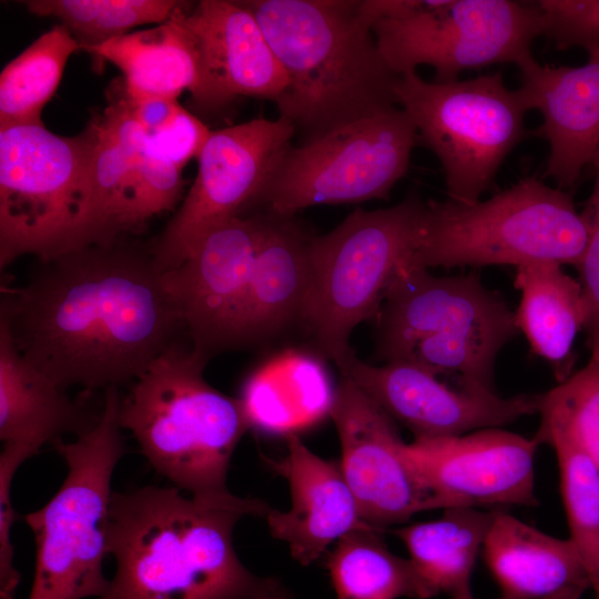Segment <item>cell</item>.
I'll use <instances>...</instances> for the list:
<instances>
[{
	"label": "cell",
	"instance_id": "26",
	"mask_svg": "<svg viewBox=\"0 0 599 599\" xmlns=\"http://www.w3.org/2000/svg\"><path fill=\"white\" fill-rule=\"evenodd\" d=\"M334 395L323 363L290 348L251 373L240 400L250 427L287 436L329 414Z\"/></svg>",
	"mask_w": 599,
	"mask_h": 599
},
{
	"label": "cell",
	"instance_id": "40",
	"mask_svg": "<svg viewBox=\"0 0 599 599\" xmlns=\"http://www.w3.org/2000/svg\"><path fill=\"white\" fill-rule=\"evenodd\" d=\"M245 599H290V596L274 580L267 587Z\"/></svg>",
	"mask_w": 599,
	"mask_h": 599
},
{
	"label": "cell",
	"instance_id": "18",
	"mask_svg": "<svg viewBox=\"0 0 599 599\" xmlns=\"http://www.w3.org/2000/svg\"><path fill=\"white\" fill-rule=\"evenodd\" d=\"M200 54V80L191 94L204 110L238 97L276 102L286 74L257 20L242 1L202 0L184 11Z\"/></svg>",
	"mask_w": 599,
	"mask_h": 599
},
{
	"label": "cell",
	"instance_id": "39",
	"mask_svg": "<svg viewBox=\"0 0 599 599\" xmlns=\"http://www.w3.org/2000/svg\"><path fill=\"white\" fill-rule=\"evenodd\" d=\"M124 87V85H123ZM126 93V92H125ZM128 95V94H126ZM136 122L146 133H154L179 112L182 105L177 100L166 98L132 99L128 95Z\"/></svg>",
	"mask_w": 599,
	"mask_h": 599
},
{
	"label": "cell",
	"instance_id": "4",
	"mask_svg": "<svg viewBox=\"0 0 599 599\" xmlns=\"http://www.w3.org/2000/svg\"><path fill=\"white\" fill-rule=\"evenodd\" d=\"M209 359L175 343L133 382L119 407L121 428L150 465L192 496L229 491L231 457L250 428L240 398L205 380Z\"/></svg>",
	"mask_w": 599,
	"mask_h": 599
},
{
	"label": "cell",
	"instance_id": "21",
	"mask_svg": "<svg viewBox=\"0 0 599 599\" xmlns=\"http://www.w3.org/2000/svg\"><path fill=\"white\" fill-rule=\"evenodd\" d=\"M312 235L294 216L265 214L250 278L241 346L304 323L311 286Z\"/></svg>",
	"mask_w": 599,
	"mask_h": 599
},
{
	"label": "cell",
	"instance_id": "29",
	"mask_svg": "<svg viewBox=\"0 0 599 599\" xmlns=\"http://www.w3.org/2000/svg\"><path fill=\"white\" fill-rule=\"evenodd\" d=\"M374 528L355 529L329 552L327 568L338 599H428L438 595L410 559L394 555Z\"/></svg>",
	"mask_w": 599,
	"mask_h": 599
},
{
	"label": "cell",
	"instance_id": "5",
	"mask_svg": "<svg viewBox=\"0 0 599 599\" xmlns=\"http://www.w3.org/2000/svg\"><path fill=\"white\" fill-rule=\"evenodd\" d=\"M378 353L494 389L497 355L518 333L515 313L476 273L435 276L405 262L379 313Z\"/></svg>",
	"mask_w": 599,
	"mask_h": 599
},
{
	"label": "cell",
	"instance_id": "38",
	"mask_svg": "<svg viewBox=\"0 0 599 599\" xmlns=\"http://www.w3.org/2000/svg\"><path fill=\"white\" fill-rule=\"evenodd\" d=\"M211 131L182 106L163 128L146 134L167 159L183 170L191 159H197Z\"/></svg>",
	"mask_w": 599,
	"mask_h": 599
},
{
	"label": "cell",
	"instance_id": "41",
	"mask_svg": "<svg viewBox=\"0 0 599 599\" xmlns=\"http://www.w3.org/2000/svg\"><path fill=\"white\" fill-rule=\"evenodd\" d=\"M501 599H507V598H504V597H502Z\"/></svg>",
	"mask_w": 599,
	"mask_h": 599
},
{
	"label": "cell",
	"instance_id": "32",
	"mask_svg": "<svg viewBox=\"0 0 599 599\" xmlns=\"http://www.w3.org/2000/svg\"><path fill=\"white\" fill-rule=\"evenodd\" d=\"M30 13L54 17L89 51L133 28L160 24L183 3L175 0H28L21 2Z\"/></svg>",
	"mask_w": 599,
	"mask_h": 599
},
{
	"label": "cell",
	"instance_id": "2",
	"mask_svg": "<svg viewBox=\"0 0 599 599\" xmlns=\"http://www.w3.org/2000/svg\"><path fill=\"white\" fill-rule=\"evenodd\" d=\"M179 488L144 486L113 491L106 519V554L116 571L98 599H245L274 579L250 572L233 547L245 516L271 506L230 491L182 495Z\"/></svg>",
	"mask_w": 599,
	"mask_h": 599
},
{
	"label": "cell",
	"instance_id": "22",
	"mask_svg": "<svg viewBox=\"0 0 599 599\" xmlns=\"http://www.w3.org/2000/svg\"><path fill=\"white\" fill-rule=\"evenodd\" d=\"M90 124L93 148L88 196L73 250L110 244L126 233L132 176L145 136L133 116L122 80L111 87L108 104Z\"/></svg>",
	"mask_w": 599,
	"mask_h": 599
},
{
	"label": "cell",
	"instance_id": "28",
	"mask_svg": "<svg viewBox=\"0 0 599 599\" xmlns=\"http://www.w3.org/2000/svg\"><path fill=\"white\" fill-rule=\"evenodd\" d=\"M496 511L456 506L436 520L397 528L420 576L451 599H475L471 576Z\"/></svg>",
	"mask_w": 599,
	"mask_h": 599
},
{
	"label": "cell",
	"instance_id": "19",
	"mask_svg": "<svg viewBox=\"0 0 599 599\" xmlns=\"http://www.w3.org/2000/svg\"><path fill=\"white\" fill-rule=\"evenodd\" d=\"M579 67H550L534 58L519 67L517 89L542 123L531 134L549 144L546 176L569 191L599 151V52Z\"/></svg>",
	"mask_w": 599,
	"mask_h": 599
},
{
	"label": "cell",
	"instance_id": "31",
	"mask_svg": "<svg viewBox=\"0 0 599 599\" xmlns=\"http://www.w3.org/2000/svg\"><path fill=\"white\" fill-rule=\"evenodd\" d=\"M536 436L556 451L569 539L599 599V468L562 426L540 420Z\"/></svg>",
	"mask_w": 599,
	"mask_h": 599
},
{
	"label": "cell",
	"instance_id": "35",
	"mask_svg": "<svg viewBox=\"0 0 599 599\" xmlns=\"http://www.w3.org/2000/svg\"><path fill=\"white\" fill-rule=\"evenodd\" d=\"M544 17V34L560 50L572 47L599 52V0L536 1Z\"/></svg>",
	"mask_w": 599,
	"mask_h": 599
},
{
	"label": "cell",
	"instance_id": "3",
	"mask_svg": "<svg viewBox=\"0 0 599 599\" xmlns=\"http://www.w3.org/2000/svg\"><path fill=\"white\" fill-rule=\"evenodd\" d=\"M287 85L275 102L304 142L398 105L359 0H247Z\"/></svg>",
	"mask_w": 599,
	"mask_h": 599
},
{
	"label": "cell",
	"instance_id": "36",
	"mask_svg": "<svg viewBox=\"0 0 599 599\" xmlns=\"http://www.w3.org/2000/svg\"><path fill=\"white\" fill-rule=\"evenodd\" d=\"M591 165L595 170V184L582 212L589 224V237L577 270L586 309L583 328L587 332V344L591 357L599 359V151Z\"/></svg>",
	"mask_w": 599,
	"mask_h": 599
},
{
	"label": "cell",
	"instance_id": "14",
	"mask_svg": "<svg viewBox=\"0 0 599 599\" xmlns=\"http://www.w3.org/2000/svg\"><path fill=\"white\" fill-rule=\"evenodd\" d=\"M338 369L415 439L461 436L539 414L542 394L501 397L460 377L408 361L374 366L351 353Z\"/></svg>",
	"mask_w": 599,
	"mask_h": 599
},
{
	"label": "cell",
	"instance_id": "24",
	"mask_svg": "<svg viewBox=\"0 0 599 599\" xmlns=\"http://www.w3.org/2000/svg\"><path fill=\"white\" fill-rule=\"evenodd\" d=\"M100 414L90 416L67 389L29 363L17 349L0 319V439L40 451L65 434L79 436Z\"/></svg>",
	"mask_w": 599,
	"mask_h": 599
},
{
	"label": "cell",
	"instance_id": "10",
	"mask_svg": "<svg viewBox=\"0 0 599 599\" xmlns=\"http://www.w3.org/2000/svg\"><path fill=\"white\" fill-rule=\"evenodd\" d=\"M395 94L418 142L439 160L448 199L458 203L479 201L526 136L527 109L500 72L439 83L412 71L398 77Z\"/></svg>",
	"mask_w": 599,
	"mask_h": 599
},
{
	"label": "cell",
	"instance_id": "37",
	"mask_svg": "<svg viewBox=\"0 0 599 599\" xmlns=\"http://www.w3.org/2000/svg\"><path fill=\"white\" fill-rule=\"evenodd\" d=\"M39 451L23 444H3L0 454V597L12 599L20 582L13 565L10 531L18 514L11 502L10 489L19 466Z\"/></svg>",
	"mask_w": 599,
	"mask_h": 599
},
{
	"label": "cell",
	"instance_id": "17",
	"mask_svg": "<svg viewBox=\"0 0 599 599\" xmlns=\"http://www.w3.org/2000/svg\"><path fill=\"white\" fill-rule=\"evenodd\" d=\"M541 445L500 428L414 439L400 451L443 508L538 505L535 457Z\"/></svg>",
	"mask_w": 599,
	"mask_h": 599
},
{
	"label": "cell",
	"instance_id": "9",
	"mask_svg": "<svg viewBox=\"0 0 599 599\" xmlns=\"http://www.w3.org/2000/svg\"><path fill=\"white\" fill-rule=\"evenodd\" d=\"M91 124L75 136L44 125L0 129V266L72 251L88 196Z\"/></svg>",
	"mask_w": 599,
	"mask_h": 599
},
{
	"label": "cell",
	"instance_id": "13",
	"mask_svg": "<svg viewBox=\"0 0 599 599\" xmlns=\"http://www.w3.org/2000/svg\"><path fill=\"white\" fill-rule=\"evenodd\" d=\"M295 133L281 116L211 131L191 189L150 247L162 273L180 266L210 232L256 203Z\"/></svg>",
	"mask_w": 599,
	"mask_h": 599
},
{
	"label": "cell",
	"instance_id": "6",
	"mask_svg": "<svg viewBox=\"0 0 599 599\" xmlns=\"http://www.w3.org/2000/svg\"><path fill=\"white\" fill-rule=\"evenodd\" d=\"M589 224L572 194L527 177L488 200L425 202L407 263L423 268L555 262L577 267Z\"/></svg>",
	"mask_w": 599,
	"mask_h": 599
},
{
	"label": "cell",
	"instance_id": "25",
	"mask_svg": "<svg viewBox=\"0 0 599 599\" xmlns=\"http://www.w3.org/2000/svg\"><path fill=\"white\" fill-rule=\"evenodd\" d=\"M189 6L183 1L166 21L109 40L88 52L121 71L124 90L132 99L177 100L183 91L193 94L200 80V54L184 22Z\"/></svg>",
	"mask_w": 599,
	"mask_h": 599
},
{
	"label": "cell",
	"instance_id": "33",
	"mask_svg": "<svg viewBox=\"0 0 599 599\" xmlns=\"http://www.w3.org/2000/svg\"><path fill=\"white\" fill-rule=\"evenodd\" d=\"M539 414L566 428L599 468V359L542 393Z\"/></svg>",
	"mask_w": 599,
	"mask_h": 599
},
{
	"label": "cell",
	"instance_id": "34",
	"mask_svg": "<svg viewBox=\"0 0 599 599\" xmlns=\"http://www.w3.org/2000/svg\"><path fill=\"white\" fill-rule=\"evenodd\" d=\"M182 171L145 132L132 176L126 233L140 232L149 220L175 205L181 195Z\"/></svg>",
	"mask_w": 599,
	"mask_h": 599
},
{
	"label": "cell",
	"instance_id": "7",
	"mask_svg": "<svg viewBox=\"0 0 599 599\" xmlns=\"http://www.w3.org/2000/svg\"><path fill=\"white\" fill-rule=\"evenodd\" d=\"M103 392L95 424L74 441L54 445L68 467L64 481L42 508L22 516L37 545L29 599L100 598L109 588L103 559L111 480L125 447L119 387Z\"/></svg>",
	"mask_w": 599,
	"mask_h": 599
},
{
	"label": "cell",
	"instance_id": "15",
	"mask_svg": "<svg viewBox=\"0 0 599 599\" xmlns=\"http://www.w3.org/2000/svg\"><path fill=\"white\" fill-rule=\"evenodd\" d=\"M329 415L341 441L343 475L366 524L384 531L417 512L443 508L403 456L395 422L346 376Z\"/></svg>",
	"mask_w": 599,
	"mask_h": 599
},
{
	"label": "cell",
	"instance_id": "30",
	"mask_svg": "<svg viewBox=\"0 0 599 599\" xmlns=\"http://www.w3.org/2000/svg\"><path fill=\"white\" fill-rule=\"evenodd\" d=\"M79 43L63 24L43 32L0 74V129L44 125L41 113L59 88Z\"/></svg>",
	"mask_w": 599,
	"mask_h": 599
},
{
	"label": "cell",
	"instance_id": "8",
	"mask_svg": "<svg viewBox=\"0 0 599 599\" xmlns=\"http://www.w3.org/2000/svg\"><path fill=\"white\" fill-rule=\"evenodd\" d=\"M425 202L412 192L396 205L357 209L311 241V286L304 324L338 366L353 353L349 337L376 318L385 293L412 255Z\"/></svg>",
	"mask_w": 599,
	"mask_h": 599
},
{
	"label": "cell",
	"instance_id": "23",
	"mask_svg": "<svg viewBox=\"0 0 599 599\" xmlns=\"http://www.w3.org/2000/svg\"><path fill=\"white\" fill-rule=\"evenodd\" d=\"M484 558L507 599H580L590 581L570 539L496 511Z\"/></svg>",
	"mask_w": 599,
	"mask_h": 599
},
{
	"label": "cell",
	"instance_id": "16",
	"mask_svg": "<svg viewBox=\"0 0 599 599\" xmlns=\"http://www.w3.org/2000/svg\"><path fill=\"white\" fill-rule=\"evenodd\" d=\"M265 214L236 216L210 232L177 267L162 273L191 345L209 358L241 346L245 301Z\"/></svg>",
	"mask_w": 599,
	"mask_h": 599
},
{
	"label": "cell",
	"instance_id": "11",
	"mask_svg": "<svg viewBox=\"0 0 599 599\" xmlns=\"http://www.w3.org/2000/svg\"><path fill=\"white\" fill-rule=\"evenodd\" d=\"M417 143L414 123L397 106L346 123L291 145L256 203L268 214L294 216L313 205L387 200Z\"/></svg>",
	"mask_w": 599,
	"mask_h": 599
},
{
	"label": "cell",
	"instance_id": "12",
	"mask_svg": "<svg viewBox=\"0 0 599 599\" xmlns=\"http://www.w3.org/2000/svg\"><path fill=\"white\" fill-rule=\"evenodd\" d=\"M372 28L394 73L426 64L435 70L434 82L446 83L465 70L494 63L519 68L534 58L531 44L545 26L537 2L429 0L414 16L377 20Z\"/></svg>",
	"mask_w": 599,
	"mask_h": 599
},
{
	"label": "cell",
	"instance_id": "20",
	"mask_svg": "<svg viewBox=\"0 0 599 599\" xmlns=\"http://www.w3.org/2000/svg\"><path fill=\"white\" fill-rule=\"evenodd\" d=\"M286 439V455L266 461L287 480L292 507L287 511L271 508L265 517L271 535L307 566L348 532L373 527L363 520L341 464L314 454L296 434Z\"/></svg>",
	"mask_w": 599,
	"mask_h": 599
},
{
	"label": "cell",
	"instance_id": "27",
	"mask_svg": "<svg viewBox=\"0 0 599 599\" xmlns=\"http://www.w3.org/2000/svg\"><path fill=\"white\" fill-rule=\"evenodd\" d=\"M514 285L520 292L517 328L564 382L571 375L572 345L586 321L580 282L558 263L535 262L517 267Z\"/></svg>",
	"mask_w": 599,
	"mask_h": 599
},
{
	"label": "cell",
	"instance_id": "1",
	"mask_svg": "<svg viewBox=\"0 0 599 599\" xmlns=\"http://www.w3.org/2000/svg\"><path fill=\"white\" fill-rule=\"evenodd\" d=\"M0 319L29 363L84 393L134 382L185 333L151 248L120 238L40 261Z\"/></svg>",
	"mask_w": 599,
	"mask_h": 599
}]
</instances>
